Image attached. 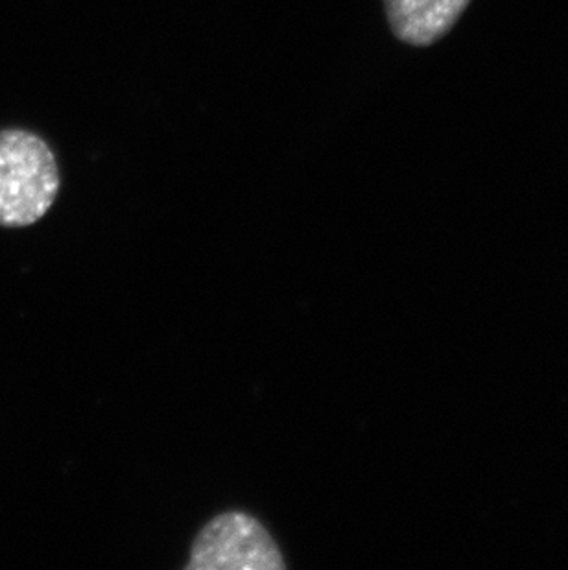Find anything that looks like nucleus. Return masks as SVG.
Instances as JSON below:
<instances>
[{
    "instance_id": "1",
    "label": "nucleus",
    "mask_w": 568,
    "mask_h": 570,
    "mask_svg": "<svg viewBox=\"0 0 568 570\" xmlns=\"http://www.w3.org/2000/svg\"><path fill=\"white\" fill-rule=\"evenodd\" d=\"M59 193L55 151L28 129H0V227L41 220Z\"/></svg>"
},
{
    "instance_id": "2",
    "label": "nucleus",
    "mask_w": 568,
    "mask_h": 570,
    "mask_svg": "<svg viewBox=\"0 0 568 570\" xmlns=\"http://www.w3.org/2000/svg\"><path fill=\"white\" fill-rule=\"evenodd\" d=\"M283 556L266 528L244 511L216 515L196 535L187 570H283Z\"/></svg>"
},
{
    "instance_id": "3",
    "label": "nucleus",
    "mask_w": 568,
    "mask_h": 570,
    "mask_svg": "<svg viewBox=\"0 0 568 570\" xmlns=\"http://www.w3.org/2000/svg\"><path fill=\"white\" fill-rule=\"evenodd\" d=\"M471 0H384L393 33L413 47L443 38Z\"/></svg>"
}]
</instances>
